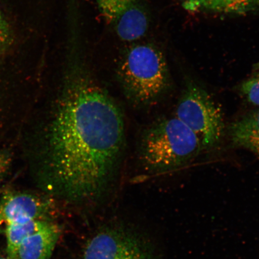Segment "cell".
Listing matches in <instances>:
<instances>
[{"instance_id": "cell-4", "label": "cell", "mask_w": 259, "mask_h": 259, "mask_svg": "<svg viewBox=\"0 0 259 259\" xmlns=\"http://www.w3.org/2000/svg\"><path fill=\"white\" fill-rule=\"evenodd\" d=\"M79 259H160L151 239L128 226L103 227L83 245Z\"/></svg>"}, {"instance_id": "cell-9", "label": "cell", "mask_w": 259, "mask_h": 259, "mask_svg": "<svg viewBox=\"0 0 259 259\" xmlns=\"http://www.w3.org/2000/svg\"><path fill=\"white\" fill-rule=\"evenodd\" d=\"M229 132L233 143L259 155V109L233 122Z\"/></svg>"}, {"instance_id": "cell-8", "label": "cell", "mask_w": 259, "mask_h": 259, "mask_svg": "<svg viewBox=\"0 0 259 259\" xmlns=\"http://www.w3.org/2000/svg\"><path fill=\"white\" fill-rule=\"evenodd\" d=\"M61 229L51 222L25 239L18 248L16 259H50L60 238Z\"/></svg>"}, {"instance_id": "cell-6", "label": "cell", "mask_w": 259, "mask_h": 259, "mask_svg": "<svg viewBox=\"0 0 259 259\" xmlns=\"http://www.w3.org/2000/svg\"><path fill=\"white\" fill-rule=\"evenodd\" d=\"M107 24L122 41L133 43L143 38L150 26V17L142 0H96Z\"/></svg>"}, {"instance_id": "cell-5", "label": "cell", "mask_w": 259, "mask_h": 259, "mask_svg": "<svg viewBox=\"0 0 259 259\" xmlns=\"http://www.w3.org/2000/svg\"><path fill=\"white\" fill-rule=\"evenodd\" d=\"M176 115L199 138L203 150L214 147L221 140L225 131L221 109L202 87L193 83L187 85Z\"/></svg>"}, {"instance_id": "cell-11", "label": "cell", "mask_w": 259, "mask_h": 259, "mask_svg": "<svg viewBox=\"0 0 259 259\" xmlns=\"http://www.w3.org/2000/svg\"><path fill=\"white\" fill-rule=\"evenodd\" d=\"M54 221L31 220L28 221L14 223L6 228L5 234L7 241V254L9 259H16L19 245L24 239Z\"/></svg>"}, {"instance_id": "cell-7", "label": "cell", "mask_w": 259, "mask_h": 259, "mask_svg": "<svg viewBox=\"0 0 259 259\" xmlns=\"http://www.w3.org/2000/svg\"><path fill=\"white\" fill-rule=\"evenodd\" d=\"M47 194L8 191L0 196V234L14 223L31 220L54 221L57 207Z\"/></svg>"}, {"instance_id": "cell-13", "label": "cell", "mask_w": 259, "mask_h": 259, "mask_svg": "<svg viewBox=\"0 0 259 259\" xmlns=\"http://www.w3.org/2000/svg\"><path fill=\"white\" fill-rule=\"evenodd\" d=\"M9 30L8 24L0 12V51L5 48L9 39Z\"/></svg>"}, {"instance_id": "cell-12", "label": "cell", "mask_w": 259, "mask_h": 259, "mask_svg": "<svg viewBox=\"0 0 259 259\" xmlns=\"http://www.w3.org/2000/svg\"><path fill=\"white\" fill-rule=\"evenodd\" d=\"M240 91L251 104L259 106V74L242 83Z\"/></svg>"}, {"instance_id": "cell-16", "label": "cell", "mask_w": 259, "mask_h": 259, "mask_svg": "<svg viewBox=\"0 0 259 259\" xmlns=\"http://www.w3.org/2000/svg\"><path fill=\"white\" fill-rule=\"evenodd\" d=\"M258 69L259 70V66H258Z\"/></svg>"}, {"instance_id": "cell-2", "label": "cell", "mask_w": 259, "mask_h": 259, "mask_svg": "<svg viewBox=\"0 0 259 259\" xmlns=\"http://www.w3.org/2000/svg\"><path fill=\"white\" fill-rule=\"evenodd\" d=\"M116 73L126 98L139 107L153 104L169 85L163 54L154 45L144 42H133L126 48Z\"/></svg>"}, {"instance_id": "cell-1", "label": "cell", "mask_w": 259, "mask_h": 259, "mask_svg": "<svg viewBox=\"0 0 259 259\" xmlns=\"http://www.w3.org/2000/svg\"><path fill=\"white\" fill-rule=\"evenodd\" d=\"M53 106L41 138L38 185L65 202L99 201L120 170L125 121L91 72L76 26L68 28L63 77Z\"/></svg>"}, {"instance_id": "cell-10", "label": "cell", "mask_w": 259, "mask_h": 259, "mask_svg": "<svg viewBox=\"0 0 259 259\" xmlns=\"http://www.w3.org/2000/svg\"><path fill=\"white\" fill-rule=\"evenodd\" d=\"M191 12H212L225 14H245L259 10V0H180Z\"/></svg>"}, {"instance_id": "cell-14", "label": "cell", "mask_w": 259, "mask_h": 259, "mask_svg": "<svg viewBox=\"0 0 259 259\" xmlns=\"http://www.w3.org/2000/svg\"><path fill=\"white\" fill-rule=\"evenodd\" d=\"M12 163V157L10 154L5 151H0V181L7 174Z\"/></svg>"}, {"instance_id": "cell-3", "label": "cell", "mask_w": 259, "mask_h": 259, "mask_svg": "<svg viewBox=\"0 0 259 259\" xmlns=\"http://www.w3.org/2000/svg\"><path fill=\"white\" fill-rule=\"evenodd\" d=\"M203 150L197 136L176 118L155 122L142 135L138 155L144 169L150 174H163L192 161Z\"/></svg>"}, {"instance_id": "cell-15", "label": "cell", "mask_w": 259, "mask_h": 259, "mask_svg": "<svg viewBox=\"0 0 259 259\" xmlns=\"http://www.w3.org/2000/svg\"><path fill=\"white\" fill-rule=\"evenodd\" d=\"M0 259H9L8 258H6L4 257H2V256H0Z\"/></svg>"}]
</instances>
